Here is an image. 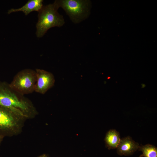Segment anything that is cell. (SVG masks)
Returning <instances> with one entry per match:
<instances>
[{
	"instance_id": "obj_6",
	"label": "cell",
	"mask_w": 157,
	"mask_h": 157,
	"mask_svg": "<svg viewBox=\"0 0 157 157\" xmlns=\"http://www.w3.org/2000/svg\"><path fill=\"white\" fill-rule=\"evenodd\" d=\"M18 117L8 109L0 105V135L3 136L15 128Z\"/></svg>"
},
{
	"instance_id": "obj_3",
	"label": "cell",
	"mask_w": 157,
	"mask_h": 157,
	"mask_svg": "<svg viewBox=\"0 0 157 157\" xmlns=\"http://www.w3.org/2000/svg\"><path fill=\"white\" fill-rule=\"evenodd\" d=\"M57 0L59 7L65 11L74 24H78L85 20L90 15L91 3L90 0Z\"/></svg>"
},
{
	"instance_id": "obj_2",
	"label": "cell",
	"mask_w": 157,
	"mask_h": 157,
	"mask_svg": "<svg viewBox=\"0 0 157 157\" xmlns=\"http://www.w3.org/2000/svg\"><path fill=\"white\" fill-rule=\"evenodd\" d=\"M60 8L57 0L53 3L43 6L38 12V20L36 24V35L38 38L43 37L50 28L61 27L65 22L63 15L59 14Z\"/></svg>"
},
{
	"instance_id": "obj_11",
	"label": "cell",
	"mask_w": 157,
	"mask_h": 157,
	"mask_svg": "<svg viewBox=\"0 0 157 157\" xmlns=\"http://www.w3.org/2000/svg\"><path fill=\"white\" fill-rule=\"evenodd\" d=\"M38 157H47V156L45 154H43Z\"/></svg>"
},
{
	"instance_id": "obj_5",
	"label": "cell",
	"mask_w": 157,
	"mask_h": 157,
	"mask_svg": "<svg viewBox=\"0 0 157 157\" xmlns=\"http://www.w3.org/2000/svg\"><path fill=\"white\" fill-rule=\"evenodd\" d=\"M37 81L34 91L44 94L54 85L55 80L53 74L42 69H37L35 70Z\"/></svg>"
},
{
	"instance_id": "obj_9",
	"label": "cell",
	"mask_w": 157,
	"mask_h": 157,
	"mask_svg": "<svg viewBox=\"0 0 157 157\" xmlns=\"http://www.w3.org/2000/svg\"><path fill=\"white\" fill-rule=\"evenodd\" d=\"M119 133L115 129H111L106 133L105 141L109 149L117 148L120 140Z\"/></svg>"
},
{
	"instance_id": "obj_10",
	"label": "cell",
	"mask_w": 157,
	"mask_h": 157,
	"mask_svg": "<svg viewBox=\"0 0 157 157\" xmlns=\"http://www.w3.org/2000/svg\"><path fill=\"white\" fill-rule=\"evenodd\" d=\"M138 149L142 152L140 157H157V148L154 146L149 144L141 145Z\"/></svg>"
},
{
	"instance_id": "obj_12",
	"label": "cell",
	"mask_w": 157,
	"mask_h": 157,
	"mask_svg": "<svg viewBox=\"0 0 157 157\" xmlns=\"http://www.w3.org/2000/svg\"><path fill=\"white\" fill-rule=\"evenodd\" d=\"M3 136L0 135V144L2 141Z\"/></svg>"
},
{
	"instance_id": "obj_1",
	"label": "cell",
	"mask_w": 157,
	"mask_h": 157,
	"mask_svg": "<svg viewBox=\"0 0 157 157\" xmlns=\"http://www.w3.org/2000/svg\"><path fill=\"white\" fill-rule=\"evenodd\" d=\"M0 105L11 111L19 117H26L35 114L30 101L24 95L13 90L9 84L0 81Z\"/></svg>"
},
{
	"instance_id": "obj_7",
	"label": "cell",
	"mask_w": 157,
	"mask_h": 157,
	"mask_svg": "<svg viewBox=\"0 0 157 157\" xmlns=\"http://www.w3.org/2000/svg\"><path fill=\"white\" fill-rule=\"evenodd\" d=\"M139 146L131 137L127 136L120 139L116 148L117 153L120 156H130L138 149Z\"/></svg>"
},
{
	"instance_id": "obj_8",
	"label": "cell",
	"mask_w": 157,
	"mask_h": 157,
	"mask_svg": "<svg viewBox=\"0 0 157 157\" xmlns=\"http://www.w3.org/2000/svg\"><path fill=\"white\" fill-rule=\"evenodd\" d=\"M42 0H29L23 6L18 8H11L8 12V14L12 13L22 12L25 15H28L30 13L36 11L39 12L43 6Z\"/></svg>"
},
{
	"instance_id": "obj_4",
	"label": "cell",
	"mask_w": 157,
	"mask_h": 157,
	"mask_svg": "<svg viewBox=\"0 0 157 157\" xmlns=\"http://www.w3.org/2000/svg\"><path fill=\"white\" fill-rule=\"evenodd\" d=\"M36 81L35 71L26 69L19 72L15 76L9 85L14 90L24 95L34 91Z\"/></svg>"
}]
</instances>
